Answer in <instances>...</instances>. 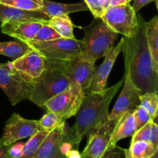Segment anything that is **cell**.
<instances>
[{
	"label": "cell",
	"mask_w": 158,
	"mask_h": 158,
	"mask_svg": "<svg viewBox=\"0 0 158 158\" xmlns=\"http://www.w3.org/2000/svg\"><path fill=\"white\" fill-rule=\"evenodd\" d=\"M123 84V78L101 92L86 94L75 115V123L66 131L65 140L70 143L73 149H77L82 139L107 119L110 103Z\"/></svg>",
	"instance_id": "cell-1"
},
{
	"label": "cell",
	"mask_w": 158,
	"mask_h": 158,
	"mask_svg": "<svg viewBox=\"0 0 158 158\" xmlns=\"http://www.w3.org/2000/svg\"><path fill=\"white\" fill-rule=\"evenodd\" d=\"M143 23V18L140 16L139 27L135 35L132 38L125 37L131 50V78L141 94L158 91V69L154 66L148 49Z\"/></svg>",
	"instance_id": "cell-2"
},
{
	"label": "cell",
	"mask_w": 158,
	"mask_h": 158,
	"mask_svg": "<svg viewBox=\"0 0 158 158\" xmlns=\"http://www.w3.org/2000/svg\"><path fill=\"white\" fill-rule=\"evenodd\" d=\"M64 61L46 59V68L43 73L35 79L34 89L30 100L40 107L51 97L66 89L70 82L63 73Z\"/></svg>",
	"instance_id": "cell-3"
},
{
	"label": "cell",
	"mask_w": 158,
	"mask_h": 158,
	"mask_svg": "<svg viewBox=\"0 0 158 158\" xmlns=\"http://www.w3.org/2000/svg\"><path fill=\"white\" fill-rule=\"evenodd\" d=\"M84 37L81 40L82 55L96 62L104 56L114 47L118 34L113 31L101 18H94L92 23L83 28Z\"/></svg>",
	"instance_id": "cell-4"
},
{
	"label": "cell",
	"mask_w": 158,
	"mask_h": 158,
	"mask_svg": "<svg viewBox=\"0 0 158 158\" xmlns=\"http://www.w3.org/2000/svg\"><path fill=\"white\" fill-rule=\"evenodd\" d=\"M33 79L12 69L8 63H0V88L12 105L24 100H30L34 89Z\"/></svg>",
	"instance_id": "cell-5"
},
{
	"label": "cell",
	"mask_w": 158,
	"mask_h": 158,
	"mask_svg": "<svg viewBox=\"0 0 158 158\" xmlns=\"http://www.w3.org/2000/svg\"><path fill=\"white\" fill-rule=\"evenodd\" d=\"M124 46L123 51L125 57V73L123 77V86L121 93L115 103L107 119L117 122L123 114L128 111H134L137 106L140 105V96L141 92L133 82L130 69L131 50L127 39L124 37Z\"/></svg>",
	"instance_id": "cell-6"
},
{
	"label": "cell",
	"mask_w": 158,
	"mask_h": 158,
	"mask_svg": "<svg viewBox=\"0 0 158 158\" xmlns=\"http://www.w3.org/2000/svg\"><path fill=\"white\" fill-rule=\"evenodd\" d=\"M85 95L86 93L79 83H70L62 92L45 102L43 108L54 113L65 121L77 114Z\"/></svg>",
	"instance_id": "cell-7"
},
{
	"label": "cell",
	"mask_w": 158,
	"mask_h": 158,
	"mask_svg": "<svg viewBox=\"0 0 158 158\" xmlns=\"http://www.w3.org/2000/svg\"><path fill=\"white\" fill-rule=\"evenodd\" d=\"M25 43L33 50L47 60L56 61H69L82 53L81 40L77 39L60 38L43 43Z\"/></svg>",
	"instance_id": "cell-8"
},
{
	"label": "cell",
	"mask_w": 158,
	"mask_h": 158,
	"mask_svg": "<svg viewBox=\"0 0 158 158\" xmlns=\"http://www.w3.org/2000/svg\"><path fill=\"white\" fill-rule=\"evenodd\" d=\"M100 18L113 31L127 38L134 37L139 27V18L130 3L108 8Z\"/></svg>",
	"instance_id": "cell-9"
},
{
	"label": "cell",
	"mask_w": 158,
	"mask_h": 158,
	"mask_svg": "<svg viewBox=\"0 0 158 158\" xmlns=\"http://www.w3.org/2000/svg\"><path fill=\"white\" fill-rule=\"evenodd\" d=\"M40 130L38 120H27L19 114H13L5 125L0 146L10 147L18 140L32 137Z\"/></svg>",
	"instance_id": "cell-10"
},
{
	"label": "cell",
	"mask_w": 158,
	"mask_h": 158,
	"mask_svg": "<svg viewBox=\"0 0 158 158\" xmlns=\"http://www.w3.org/2000/svg\"><path fill=\"white\" fill-rule=\"evenodd\" d=\"M94 64L95 62L80 54L69 61H64L63 73L70 83H79L86 94V91H89L96 69Z\"/></svg>",
	"instance_id": "cell-11"
},
{
	"label": "cell",
	"mask_w": 158,
	"mask_h": 158,
	"mask_svg": "<svg viewBox=\"0 0 158 158\" xmlns=\"http://www.w3.org/2000/svg\"><path fill=\"white\" fill-rule=\"evenodd\" d=\"M117 122L106 119L95 131L89 134L87 144L82 152V156L91 158H101L109 150L114 128Z\"/></svg>",
	"instance_id": "cell-12"
},
{
	"label": "cell",
	"mask_w": 158,
	"mask_h": 158,
	"mask_svg": "<svg viewBox=\"0 0 158 158\" xmlns=\"http://www.w3.org/2000/svg\"><path fill=\"white\" fill-rule=\"evenodd\" d=\"M124 37L121 39L115 47L111 48L104 55L103 63L95 69L88 93L101 92L106 88V82L114 63L124 46Z\"/></svg>",
	"instance_id": "cell-13"
},
{
	"label": "cell",
	"mask_w": 158,
	"mask_h": 158,
	"mask_svg": "<svg viewBox=\"0 0 158 158\" xmlns=\"http://www.w3.org/2000/svg\"><path fill=\"white\" fill-rule=\"evenodd\" d=\"M12 69L28 76L30 78H38L46 68V58L38 52L31 49L22 56L8 63Z\"/></svg>",
	"instance_id": "cell-14"
},
{
	"label": "cell",
	"mask_w": 158,
	"mask_h": 158,
	"mask_svg": "<svg viewBox=\"0 0 158 158\" xmlns=\"http://www.w3.org/2000/svg\"><path fill=\"white\" fill-rule=\"evenodd\" d=\"M66 131L65 121H63L45 137L34 158H66L61 153Z\"/></svg>",
	"instance_id": "cell-15"
},
{
	"label": "cell",
	"mask_w": 158,
	"mask_h": 158,
	"mask_svg": "<svg viewBox=\"0 0 158 158\" xmlns=\"http://www.w3.org/2000/svg\"><path fill=\"white\" fill-rule=\"evenodd\" d=\"M44 24L42 22H2L1 31L20 41H30Z\"/></svg>",
	"instance_id": "cell-16"
},
{
	"label": "cell",
	"mask_w": 158,
	"mask_h": 158,
	"mask_svg": "<svg viewBox=\"0 0 158 158\" xmlns=\"http://www.w3.org/2000/svg\"><path fill=\"white\" fill-rule=\"evenodd\" d=\"M49 17L40 10H24L0 3V21L42 22L48 24Z\"/></svg>",
	"instance_id": "cell-17"
},
{
	"label": "cell",
	"mask_w": 158,
	"mask_h": 158,
	"mask_svg": "<svg viewBox=\"0 0 158 158\" xmlns=\"http://www.w3.org/2000/svg\"><path fill=\"white\" fill-rule=\"evenodd\" d=\"M137 131V125L134 111H128L123 114L114 127L110 141L109 150L114 148L120 140L127 137H132Z\"/></svg>",
	"instance_id": "cell-18"
},
{
	"label": "cell",
	"mask_w": 158,
	"mask_h": 158,
	"mask_svg": "<svg viewBox=\"0 0 158 158\" xmlns=\"http://www.w3.org/2000/svg\"><path fill=\"white\" fill-rule=\"evenodd\" d=\"M87 10H89V8L84 1L80 3L65 4V3L56 2L49 0H43V6L40 9V12L46 14L49 18L52 16L69 15L73 12Z\"/></svg>",
	"instance_id": "cell-19"
},
{
	"label": "cell",
	"mask_w": 158,
	"mask_h": 158,
	"mask_svg": "<svg viewBox=\"0 0 158 158\" xmlns=\"http://www.w3.org/2000/svg\"><path fill=\"white\" fill-rule=\"evenodd\" d=\"M145 37L154 64L158 69V17L143 23Z\"/></svg>",
	"instance_id": "cell-20"
},
{
	"label": "cell",
	"mask_w": 158,
	"mask_h": 158,
	"mask_svg": "<svg viewBox=\"0 0 158 158\" xmlns=\"http://www.w3.org/2000/svg\"><path fill=\"white\" fill-rule=\"evenodd\" d=\"M158 145L144 141L137 140L131 142L128 149H124L126 158H153L157 154Z\"/></svg>",
	"instance_id": "cell-21"
},
{
	"label": "cell",
	"mask_w": 158,
	"mask_h": 158,
	"mask_svg": "<svg viewBox=\"0 0 158 158\" xmlns=\"http://www.w3.org/2000/svg\"><path fill=\"white\" fill-rule=\"evenodd\" d=\"M61 37L66 39H74L73 24L68 15L52 16L49 19L48 24Z\"/></svg>",
	"instance_id": "cell-22"
},
{
	"label": "cell",
	"mask_w": 158,
	"mask_h": 158,
	"mask_svg": "<svg viewBox=\"0 0 158 158\" xmlns=\"http://www.w3.org/2000/svg\"><path fill=\"white\" fill-rule=\"evenodd\" d=\"M31 48L23 41L0 42V55L17 59L31 50Z\"/></svg>",
	"instance_id": "cell-23"
},
{
	"label": "cell",
	"mask_w": 158,
	"mask_h": 158,
	"mask_svg": "<svg viewBox=\"0 0 158 158\" xmlns=\"http://www.w3.org/2000/svg\"><path fill=\"white\" fill-rule=\"evenodd\" d=\"M137 140H144L158 145V127L157 123L153 120H150L142 127L137 130L132 136L131 142Z\"/></svg>",
	"instance_id": "cell-24"
},
{
	"label": "cell",
	"mask_w": 158,
	"mask_h": 158,
	"mask_svg": "<svg viewBox=\"0 0 158 158\" xmlns=\"http://www.w3.org/2000/svg\"><path fill=\"white\" fill-rule=\"evenodd\" d=\"M49 132L40 130L34 135L29 137L24 144L21 154L17 158H34L38 151L40 144Z\"/></svg>",
	"instance_id": "cell-25"
},
{
	"label": "cell",
	"mask_w": 158,
	"mask_h": 158,
	"mask_svg": "<svg viewBox=\"0 0 158 158\" xmlns=\"http://www.w3.org/2000/svg\"><path fill=\"white\" fill-rule=\"evenodd\" d=\"M140 106L144 108L151 117V120L157 119L158 110L157 93H145L140 96Z\"/></svg>",
	"instance_id": "cell-26"
},
{
	"label": "cell",
	"mask_w": 158,
	"mask_h": 158,
	"mask_svg": "<svg viewBox=\"0 0 158 158\" xmlns=\"http://www.w3.org/2000/svg\"><path fill=\"white\" fill-rule=\"evenodd\" d=\"M0 3L24 10H40L43 0H0Z\"/></svg>",
	"instance_id": "cell-27"
},
{
	"label": "cell",
	"mask_w": 158,
	"mask_h": 158,
	"mask_svg": "<svg viewBox=\"0 0 158 158\" xmlns=\"http://www.w3.org/2000/svg\"><path fill=\"white\" fill-rule=\"evenodd\" d=\"M60 38H62V37L58 32H56L49 25L44 24L39 29V31L35 34L34 38L32 40H31L29 42L43 43V42L50 41V40H54Z\"/></svg>",
	"instance_id": "cell-28"
},
{
	"label": "cell",
	"mask_w": 158,
	"mask_h": 158,
	"mask_svg": "<svg viewBox=\"0 0 158 158\" xmlns=\"http://www.w3.org/2000/svg\"><path fill=\"white\" fill-rule=\"evenodd\" d=\"M40 130L50 132L63 122V120L56 114L47 111L46 114L38 120Z\"/></svg>",
	"instance_id": "cell-29"
},
{
	"label": "cell",
	"mask_w": 158,
	"mask_h": 158,
	"mask_svg": "<svg viewBox=\"0 0 158 158\" xmlns=\"http://www.w3.org/2000/svg\"><path fill=\"white\" fill-rule=\"evenodd\" d=\"M134 117H135L136 122L137 125V130L140 129V127L146 124L148 122H149L151 120V117L150 116L149 113L146 110L141 106H137L134 110ZM154 121V120H153Z\"/></svg>",
	"instance_id": "cell-30"
},
{
	"label": "cell",
	"mask_w": 158,
	"mask_h": 158,
	"mask_svg": "<svg viewBox=\"0 0 158 158\" xmlns=\"http://www.w3.org/2000/svg\"><path fill=\"white\" fill-rule=\"evenodd\" d=\"M87 5L89 10L92 12L94 18H100L103 13V5L105 0H83Z\"/></svg>",
	"instance_id": "cell-31"
},
{
	"label": "cell",
	"mask_w": 158,
	"mask_h": 158,
	"mask_svg": "<svg viewBox=\"0 0 158 158\" xmlns=\"http://www.w3.org/2000/svg\"><path fill=\"white\" fill-rule=\"evenodd\" d=\"M101 158H126L124 149L116 145L112 149L106 151Z\"/></svg>",
	"instance_id": "cell-32"
},
{
	"label": "cell",
	"mask_w": 158,
	"mask_h": 158,
	"mask_svg": "<svg viewBox=\"0 0 158 158\" xmlns=\"http://www.w3.org/2000/svg\"><path fill=\"white\" fill-rule=\"evenodd\" d=\"M25 143H19L16 144L11 145L9 148V151H8V154H9V158H17L21 154L22 151H23V146Z\"/></svg>",
	"instance_id": "cell-33"
},
{
	"label": "cell",
	"mask_w": 158,
	"mask_h": 158,
	"mask_svg": "<svg viewBox=\"0 0 158 158\" xmlns=\"http://www.w3.org/2000/svg\"><path fill=\"white\" fill-rule=\"evenodd\" d=\"M132 0H105L104 5H103V12L110 7L128 4Z\"/></svg>",
	"instance_id": "cell-34"
},
{
	"label": "cell",
	"mask_w": 158,
	"mask_h": 158,
	"mask_svg": "<svg viewBox=\"0 0 158 158\" xmlns=\"http://www.w3.org/2000/svg\"><path fill=\"white\" fill-rule=\"evenodd\" d=\"M154 1L155 2L156 5H157V0H134V5L132 6V7L133 9H134V12H135L136 13H137L143 6H145L146 5L149 4L150 2Z\"/></svg>",
	"instance_id": "cell-35"
},
{
	"label": "cell",
	"mask_w": 158,
	"mask_h": 158,
	"mask_svg": "<svg viewBox=\"0 0 158 158\" xmlns=\"http://www.w3.org/2000/svg\"><path fill=\"white\" fill-rule=\"evenodd\" d=\"M82 154L77 149H72L66 154V158H82Z\"/></svg>",
	"instance_id": "cell-36"
},
{
	"label": "cell",
	"mask_w": 158,
	"mask_h": 158,
	"mask_svg": "<svg viewBox=\"0 0 158 158\" xmlns=\"http://www.w3.org/2000/svg\"><path fill=\"white\" fill-rule=\"evenodd\" d=\"M8 146H0V158H9L8 151H9Z\"/></svg>",
	"instance_id": "cell-37"
},
{
	"label": "cell",
	"mask_w": 158,
	"mask_h": 158,
	"mask_svg": "<svg viewBox=\"0 0 158 158\" xmlns=\"http://www.w3.org/2000/svg\"><path fill=\"white\" fill-rule=\"evenodd\" d=\"M82 158H91V157H83V156H82Z\"/></svg>",
	"instance_id": "cell-38"
},
{
	"label": "cell",
	"mask_w": 158,
	"mask_h": 158,
	"mask_svg": "<svg viewBox=\"0 0 158 158\" xmlns=\"http://www.w3.org/2000/svg\"><path fill=\"white\" fill-rule=\"evenodd\" d=\"M157 155H155V156H154V157H153V158H157Z\"/></svg>",
	"instance_id": "cell-39"
}]
</instances>
